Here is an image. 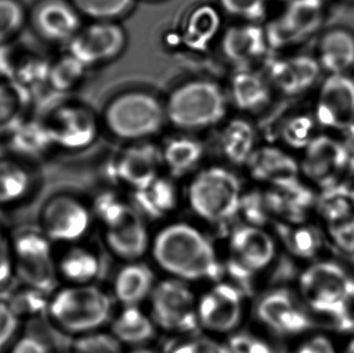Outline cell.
Returning a JSON list of instances; mask_svg holds the SVG:
<instances>
[{"instance_id": "1", "label": "cell", "mask_w": 354, "mask_h": 353, "mask_svg": "<svg viewBox=\"0 0 354 353\" xmlns=\"http://www.w3.org/2000/svg\"><path fill=\"white\" fill-rule=\"evenodd\" d=\"M299 298L322 323L339 333L354 332V277L338 261L322 258L308 263L297 280ZM316 319V318H315Z\"/></svg>"}, {"instance_id": "2", "label": "cell", "mask_w": 354, "mask_h": 353, "mask_svg": "<svg viewBox=\"0 0 354 353\" xmlns=\"http://www.w3.org/2000/svg\"><path fill=\"white\" fill-rule=\"evenodd\" d=\"M155 256L166 271L183 279H218L221 267L209 242L194 228L174 225L155 244Z\"/></svg>"}, {"instance_id": "3", "label": "cell", "mask_w": 354, "mask_h": 353, "mask_svg": "<svg viewBox=\"0 0 354 353\" xmlns=\"http://www.w3.org/2000/svg\"><path fill=\"white\" fill-rule=\"evenodd\" d=\"M228 105V95L218 83L197 79L183 83L170 93L166 116L176 128L203 130L224 120Z\"/></svg>"}, {"instance_id": "4", "label": "cell", "mask_w": 354, "mask_h": 353, "mask_svg": "<svg viewBox=\"0 0 354 353\" xmlns=\"http://www.w3.org/2000/svg\"><path fill=\"white\" fill-rule=\"evenodd\" d=\"M111 302L102 290L89 285H66L50 296L47 315L64 333H93L108 321Z\"/></svg>"}, {"instance_id": "5", "label": "cell", "mask_w": 354, "mask_h": 353, "mask_svg": "<svg viewBox=\"0 0 354 353\" xmlns=\"http://www.w3.org/2000/svg\"><path fill=\"white\" fill-rule=\"evenodd\" d=\"M54 242L39 227H21L10 233L15 275L21 283L52 294L59 281Z\"/></svg>"}, {"instance_id": "6", "label": "cell", "mask_w": 354, "mask_h": 353, "mask_svg": "<svg viewBox=\"0 0 354 353\" xmlns=\"http://www.w3.org/2000/svg\"><path fill=\"white\" fill-rule=\"evenodd\" d=\"M105 122L118 138L137 140L157 134L166 118L165 106L145 91H129L114 97L105 110Z\"/></svg>"}, {"instance_id": "7", "label": "cell", "mask_w": 354, "mask_h": 353, "mask_svg": "<svg viewBox=\"0 0 354 353\" xmlns=\"http://www.w3.org/2000/svg\"><path fill=\"white\" fill-rule=\"evenodd\" d=\"M328 16V2L299 0L285 4L284 10L264 26L270 51L284 53L322 33Z\"/></svg>"}, {"instance_id": "8", "label": "cell", "mask_w": 354, "mask_h": 353, "mask_svg": "<svg viewBox=\"0 0 354 353\" xmlns=\"http://www.w3.org/2000/svg\"><path fill=\"white\" fill-rule=\"evenodd\" d=\"M301 173L316 189L324 190L346 182L351 173V157L342 137L322 132L303 151Z\"/></svg>"}, {"instance_id": "9", "label": "cell", "mask_w": 354, "mask_h": 353, "mask_svg": "<svg viewBox=\"0 0 354 353\" xmlns=\"http://www.w3.org/2000/svg\"><path fill=\"white\" fill-rule=\"evenodd\" d=\"M311 112L322 132L344 136L354 128V74L324 75Z\"/></svg>"}, {"instance_id": "10", "label": "cell", "mask_w": 354, "mask_h": 353, "mask_svg": "<svg viewBox=\"0 0 354 353\" xmlns=\"http://www.w3.org/2000/svg\"><path fill=\"white\" fill-rule=\"evenodd\" d=\"M189 200L198 215L209 221L232 217L241 205V186L231 172L212 168L202 172L192 184Z\"/></svg>"}, {"instance_id": "11", "label": "cell", "mask_w": 354, "mask_h": 353, "mask_svg": "<svg viewBox=\"0 0 354 353\" xmlns=\"http://www.w3.org/2000/svg\"><path fill=\"white\" fill-rule=\"evenodd\" d=\"M264 64L272 89L286 97L315 90L324 76L314 54L284 52L270 56Z\"/></svg>"}, {"instance_id": "12", "label": "cell", "mask_w": 354, "mask_h": 353, "mask_svg": "<svg viewBox=\"0 0 354 353\" xmlns=\"http://www.w3.org/2000/svg\"><path fill=\"white\" fill-rule=\"evenodd\" d=\"M56 149L68 151L86 149L97 138V120L85 106L60 103L41 116Z\"/></svg>"}, {"instance_id": "13", "label": "cell", "mask_w": 354, "mask_h": 353, "mask_svg": "<svg viewBox=\"0 0 354 353\" xmlns=\"http://www.w3.org/2000/svg\"><path fill=\"white\" fill-rule=\"evenodd\" d=\"M39 221V227L54 244H71L86 233L91 215L78 198L68 193H58L44 203Z\"/></svg>"}, {"instance_id": "14", "label": "cell", "mask_w": 354, "mask_h": 353, "mask_svg": "<svg viewBox=\"0 0 354 353\" xmlns=\"http://www.w3.org/2000/svg\"><path fill=\"white\" fill-rule=\"evenodd\" d=\"M126 41V33L122 26L111 21H95L82 26L66 45V53L88 68L120 55Z\"/></svg>"}, {"instance_id": "15", "label": "cell", "mask_w": 354, "mask_h": 353, "mask_svg": "<svg viewBox=\"0 0 354 353\" xmlns=\"http://www.w3.org/2000/svg\"><path fill=\"white\" fill-rule=\"evenodd\" d=\"M260 321L274 333L282 336H305L316 331L318 321L284 289L274 290L264 296L257 309Z\"/></svg>"}, {"instance_id": "16", "label": "cell", "mask_w": 354, "mask_h": 353, "mask_svg": "<svg viewBox=\"0 0 354 353\" xmlns=\"http://www.w3.org/2000/svg\"><path fill=\"white\" fill-rule=\"evenodd\" d=\"M153 315L156 321L168 331L189 333L197 330L193 294L179 282H164L156 288Z\"/></svg>"}, {"instance_id": "17", "label": "cell", "mask_w": 354, "mask_h": 353, "mask_svg": "<svg viewBox=\"0 0 354 353\" xmlns=\"http://www.w3.org/2000/svg\"><path fill=\"white\" fill-rule=\"evenodd\" d=\"M221 50L224 57L236 68H253L270 57L264 27L258 23L243 22L225 30L221 37Z\"/></svg>"}, {"instance_id": "18", "label": "cell", "mask_w": 354, "mask_h": 353, "mask_svg": "<svg viewBox=\"0 0 354 353\" xmlns=\"http://www.w3.org/2000/svg\"><path fill=\"white\" fill-rule=\"evenodd\" d=\"M30 20L37 35L51 44L68 45L82 28L80 12L70 0H41Z\"/></svg>"}, {"instance_id": "19", "label": "cell", "mask_w": 354, "mask_h": 353, "mask_svg": "<svg viewBox=\"0 0 354 353\" xmlns=\"http://www.w3.org/2000/svg\"><path fill=\"white\" fill-rule=\"evenodd\" d=\"M198 315L202 325L210 331L216 333L232 331L241 321V294L230 285L216 286L202 298Z\"/></svg>"}, {"instance_id": "20", "label": "cell", "mask_w": 354, "mask_h": 353, "mask_svg": "<svg viewBox=\"0 0 354 353\" xmlns=\"http://www.w3.org/2000/svg\"><path fill=\"white\" fill-rule=\"evenodd\" d=\"M314 55L324 75L354 74L353 31L340 26L322 31Z\"/></svg>"}, {"instance_id": "21", "label": "cell", "mask_w": 354, "mask_h": 353, "mask_svg": "<svg viewBox=\"0 0 354 353\" xmlns=\"http://www.w3.org/2000/svg\"><path fill=\"white\" fill-rule=\"evenodd\" d=\"M6 140L10 155L29 165L45 161L56 149L43 117H29Z\"/></svg>"}, {"instance_id": "22", "label": "cell", "mask_w": 354, "mask_h": 353, "mask_svg": "<svg viewBox=\"0 0 354 353\" xmlns=\"http://www.w3.org/2000/svg\"><path fill=\"white\" fill-rule=\"evenodd\" d=\"M274 93L264 73L254 68H236L231 76L227 95L235 108L252 113L268 107Z\"/></svg>"}, {"instance_id": "23", "label": "cell", "mask_w": 354, "mask_h": 353, "mask_svg": "<svg viewBox=\"0 0 354 353\" xmlns=\"http://www.w3.org/2000/svg\"><path fill=\"white\" fill-rule=\"evenodd\" d=\"M252 175L272 182L276 188L299 182V162L283 149L266 146L254 151L249 159Z\"/></svg>"}, {"instance_id": "24", "label": "cell", "mask_w": 354, "mask_h": 353, "mask_svg": "<svg viewBox=\"0 0 354 353\" xmlns=\"http://www.w3.org/2000/svg\"><path fill=\"white\" fill-rule=\"evenodd\" d=\"M277 231L287 251L295 258L308 263L324 258L328 244L324 228L319 224L281 223L277 225Z\"/></svg>"}, {"instance_id": "25", "label": "cell", "mask_w": 354, "mask_h": 353, "mask_svg": "<svg viewBox=\"0 0 354 353\" xmlns=\"http://www.w3.org/2000/svg\"><path fill=\"white\" fill-rule=\"evenodd\" d=\"M161 159L159 149L153 145L130 147L122 153L113 166V173L137 190L145 188L157 178Z\"/></svg>"}, {"instance_id": "26", "label": "cell", "mask_w": 354, "mask_h": 353, "mask_svg": "<svg viewBox=\"0 0 354 353\" xmlns=\"http://www.w3.org/2000/svg\"><path fill=\"white\" fill-rule=\"evenodd\" d=\"M237 263L254 271L270 265L274 256V242L263 230L243 227L236 230L231 240Z\"/></svg>"}, {"instance_id": "27", "label": "cell", "mask_w": 354, "mask_h": 353, "mask_svg": "<svg viewBox=\"0 0 354 353\" xmlns=\"http://www.w3.org/2000/svg\"><path fill=\"white\" fill-rule=\"evenodd\" d=\"M29 166L12 155L0 158V209L19 204L32 193L35 178Z\"/></svg>"}, {"instance_id": "28", "label": "cell", "mask_w": 354, "mask_h": 353, "mask_svg": "<svg viewBox=\"0 0 354 353\" xmlns=\"http://www.w3.org/2000/svg\"><path fill=\"white\" fill-rule=\"evenodd\" d=\"M32 93L10 79H0V138H8L29 118Z\"/></svg>"}, {"instance_id": "29", "label": "cell", "mask_w": 354, "mask_h": 353, "mask_svg": "<svg viewBox=\"0 0 354 353\" xmlns=\"http://www.w3.org/2000/svg\"><path fill=\"white\" fill-rule=\"evenodd\" d=\"M221 24L222 18L214 6L204 4L193 8L183 25V45L192 51H204L218 37Z\"/></svg>"}, {"instance_id": "30", "label": "cell", "mask_w": 354, "mask_h": 353, "mask_svg": "<svg viewBox=\"0 0 354 353\" xmlns=\"http://www.w3.org/2000/svg\"><path fill=\"white\" fill-rule=\"evenodd\" d=\"M108 242L114 252L124 258H137L147 250V230L132 209H129L118 225L109 228Z\"/></svg>"}, {"instance_id": "31", "label": "cell", "mask_w": 354, "mask_h": 353, "mask_svg": "<svg viewBox=\"0 0 354 353\" xmlns=\"http://www.w3.org/2000/svg\"><path fill=\"white\" fill-rule=\"evenodd\" d=\"M59 280L68 285H87L99 273L97 257L82 247L74 246L56 256Z\"/></svg>"}, {"instance_id": "32", "label": "cell", "mask_w": 354, "mask_h": 353, "mask_svg": "<svg viewBox=\"0 0 354 353\" xmlns=\"http://www.w3.org/2000/svg\"><path fill=\"white\" fill-rule=\"evenodd\" d=\"M256 131L253 124L243 118H234L223 128L221 149L227 159L235 164L249 161L255 151Z\"/></svg>"}, {"instance_id": "33", "label": "cell", "mask_w": 354, "mask_h": 353, "mask_svg": "<svg viewBox=\"0 0 354 353\" xmlns=\"http://www.w3.org/2000/svg\"><path fill=\"white\" fill-rule=\"evenodd\" d=\"M313 213L322 227L354 215L349 198L348 182L317 191Z\"/></svg>"}, {"instance_id": "34", "label": "cell", "mask_w": 354, "mask_h": 353, "mask_svg": "<svg viewBox=\"0 0 354 353\" xmlns=\"http://www.w3.org/2000/svg\"><path fill=\"white\" fill-rule=\"evenodd\" d=\"M153 273L143 265H134L122 269L116 279V296L127 306L138 304L151 292Z\"/></svg>"}, {"instance_id": "35", "label": "cell", "mask_w": 354, "mask_h": 353, "mask_svg": "<svg viewBox=\"0 0 354 353\" xmlns=\"http://www.w3.org/2000/svg\"><path fill=\"white\" fill-rule=\"evenodd\" d=\"M322 132L311 110H309L291 114L285 118L278 134L287 146L304 151Z\"/></svg>"}, {"instance_id": "36", "label": "cell", "mask_w": 354, "mask_h": 353, "mask_svg": "<svg viewBox=\"0 0 354 353\" xmlns=\"http://www.w3.org/2000/svg\"><path fill=\"white\" fill-rule=\"evenodd\" d=\"M135 200L149 217H162L176 207V189L168 180L156 178L149 186L136 191Z\"/></svg>"}, {"instance_id": "37", "label": "cell", "mask_w": 354, "mask_h": 353, "mask_svg": "<svg viewBox=\"0 0 354 353\" xmlns=\"http://www.w3.org/2000/svg\"><path fill=\"white\" fill-rule=\"evenodd\" d=\"M114 337L120 343L141 345L155 335L149 319L135 307H129L113 325Z\"/></svg>"}, {"instance_id": "38", "label": "cell", "mask_w": 354, "mask_h": 353, "mask_svg": "<svg viewBox=\"0 0 354 353\" xmlns=\"http://www.w3.org/2000/svg\"><path fill=\"white\" fill-rule=\"evenodd\" d=\"M6 294L12 309L21 321L47 315L51 296L49 292L20 282V285Z\"/></svg>"}, {"instance_id": "39", "label": "cell", "mask_w": 354, "mask_h": 353, "mask_svg": "<svg viewBox=\"0 0 354 353\" xmlns=\"http://www.w3.org/2000/svg\"><path fill=\"white\" fill-rule=\"evenodd\" d=\"M87 68L71 54L51 62L47 85L52 91L64 95L76 88L84 78Z\"/></svg>"}, {"instance_id": "40", "label": "cell", "mask_w": 354, "mask_h": 353, "mask_svg": "<svg viewBox=\"0 0 354 353\" xmlns=\"http://www.w3.org/2000/svg\"><path fill=\"white\" fill-rule=\"evenodd\" d=\"M50 66L51 62L35 54L12 58L10 80L19 83L32 93L33 89L47 84Z\"/></svg>"}, {"instance_id": "41", "label": "cell", "mask_w": 354, "mask_h": 353, "mask_svg": "<svg viewBox=\"0 0 354 353\" xmlns=\"http://www.w3.org/2000/svg\"><path fill=\"white\" fill-rule=\"evenodd\" d=\"M203 155V146L195 139L181 137L168 143L164 160L174 173L181 174L191 169Z\"/></svg>"}, {"instance_id": "42", "label": "cell", "mask_w": 354, "mask_h": 353, "mask_svg": "<svg viewBox=\"0 0 354 353\" xmlns=\"http://www.w3.org/2000/svg\"><path fill=\"white\" fill-rule=\"evenodd\" d=\"M80 12L95 21H111L129 12L134 0H70Z\"/></svg>"}, {"instance_id": "43", "label": "cell", "mask_w": 354, "mask_h": 353, "mask_svg": "<svg viewBox=\"0 0 354 353\" xmlns=\"http://www.w3.org/2000/svg\"><path fill=\"white\" fill-rule=\"evenodd\" d=\"M27 12L20 0H0V48L22 31Z\"/></svg>"}, {"instance_id": "44", "label": "cell", "mask_w": 354, "mask_h": 353, "mask_svg": "<svg viewBox=\"0 0 354 353\" xmlns=\"http://www.w3.org/2000/svg\"><path fill=\"white\" fill-rule=\"evenodd\" d=\"M322 228L330 248L344 257L354 258V215Z\"/></svg>"}, {"instance_id": "45", "label": "cell", "mask_w": 354, "mask_h": 353, "mask_svg": "<svg viewBox=\"0 0 354 353\" xmlns=\"http://www.w3.org/2000/svg\"><path fill=\"white\" fill-rule=\"evenodd\" d=\"M20 317L16 314L6 292H0V353L8 352L20 336Z\"/></svg>"}, {"instance_id": "46", "label": "cell", "mask_w": 354, "mask_h": 353, "mask_svg": "<svg viewBox=\"0 0 354 353\" xmlns=\"http://www.w3.org/2000/svg\"><path fill=\"white\" fill-rule=\"evenodd\" d=\"M272 0H218L221 8L229 16L243 22L257 23L268 14Z\"/></svg>"}, {"instance_id": "47", "label": "cell", "mask_w": 354, "mask_h": 353, "mask_svg": "<svg viewBox=\"0 0 354 353\" xmlns=\"http://www.w3.org/2000/svg\"><path fill=\"white\" fill-rule=\"evenodd\" d=\"M72 353H124V350L114 336L89 333L78 336L73 343Z\"/></svg>"}, {"instance_id": "48", "label": "cell", "mask_w": 354, "mask_h": 353, "mask_svg": "<svg viewBox=\"0 0 354 353\" xmlns=\"http://www.w3.org/2000/svg\"><path fill=\"white\" fill-rule=\"evenodd\" d=\"M130 207L122 204L110 193H106L97 197L95 203V213L104 223L109 226V228L118 225L124 219Z\"/></svg>"}, {"instance_id": "49", "label": "cell", "mask_w": 354, "mask_h": 353, "mask_svg": "<svg viewBox=\"0 0 354 353\" xmlns=\"http://www.w3.org/2000/svg\"><path fill=\"white\" fill-rule=\"evenodd\" d=\"M291 353H340L336 342L326 332H311L304 336Z\"/></svg>"}, {"instance_id": "50", "label": "cell", "mask_w": 354, "mask_h": 353, "mask_svg": "<svg viewBox=\"0 0 354 353\" xmlns=\"http://www.w3.org/2000/svg\"><path fill=\"white\" fill-rule=\"evenodd\" d=\"M14 275L10 234L0 219V288L6 286Z\"/></svg>"}, {"instance_id": "51", "label": "cell", "mask_w": 354, "mask_h": 353, "mask_svg": "<svg viewBox=\"0 0 354 353\" xmlns=\"http://www.w3.org/2000/svg\"><path fill=\"white\" fill-rule=\"evenodd\" d=\"M227 348L230 353H274L268 343L248 334L233 336Z\"/></svg>"}, {"instance_id": "52", "label": "cell", "mask_w": 354, "mask_h": 353, "mask_svg": "<svg viewBox=\"0 0 354 353\" xmlns=\"http://www.w3.org/2000/svg\"><path fill=\"white\" fill-rule=\"evenodd\" d=\"M10 353H52L49 343L33 333L22 334L12 344Z\"/></svg>"}, {"instance_id": "53", "label": "cell", "mask_w": 354, "mask_h": 353, "mask_svg": "<svg viewBox=\"0 0 354 353\" xmlns=\"http://www.w3.org/2000/svg\"><path fill=\"white\" fill-rule=\"evenodd\" d=\"M239 209H243L245 218L255 225L263 224L268 219L266 198H261L260 195L251 194L245 197V200H241Z\"/></svg>"}, {"instance_id": "54", "label": "cell", "mask_w": 354, "mask_h": 353, "mask_svg": "<svg viewBox=\"0 0 354 353\" xmlns=\"http://www.w3.org/2000/svg\"><path fill=\"white\" fill-rule=\"evenodd\" d=\"M171 353H230L227 346L208 339L189 340L179 344Z\"/></svg>"}, {"instance_id": "55", "label": "cell", "mask_w": 354, "mask_h": 353, "mask_svg": "<svg viewBox=\"0 0 354 353\" xmlns=\"http://www.w3.org/2000/svg\"><path fill=\"white\" fill-rule=\"evenodd\" d=\"M340 353H354V335L347 341Z\"/></svg>"}, {"instance_id": "56", "label": "cell", "mask_w": 354, "mask_h": 353, "mask_svg": "<svg viewBox=\"0 0 354 353\" xmlns=\"http://www.w3.org/2000/svg\"><path fill=\"white\" fill-rule=\"evenodd\" d=\"M349 198H351V205H353L354 213V182L349 184Z\"/></svg>"}, {"instance_id": "57", "label": "cell", "mask_w": 354, "mask_h": 353, "mask_svg": "<svg viewBox=\"0 0 354 353\" xmlns=\"http://www.w3.org/2000/svg\"><path fill=\"white\" fill-rule=\"evenodd\" d=\"M130 353H157V352H153V350H147V348H137V350H133V352H131Z\"/></svg>"}, {"instance_id": "58", "label": "cell", "mask_w": 354, "mask_h": 353, "mask_svg": "<svg viewBox=\"0 0 354 353\" xmlns=\"http://www.w3.org/2000/svg\"><path fill=\"white\" fill-rule=\"evenodd\" d=\"M281 1L284 2V4H287L291 3V2L299 1V0H281ZM322 1L328 2V3H330V0H322Z\"/></svg>"}, {"instance_id": "59", "label": "cell", "mask_w": 354, "mask_h": 353, "mask_svg": "<svg viewBox=\"0 0 354 353\" xmlns=\"http://www.w3.org/2000/svg\"><path fill=\"white\" fill-rule=\"evenodd\" d=\"M342 1L346 2V3L354 4V0H342Z\"/></svg>"}]
</instances>
